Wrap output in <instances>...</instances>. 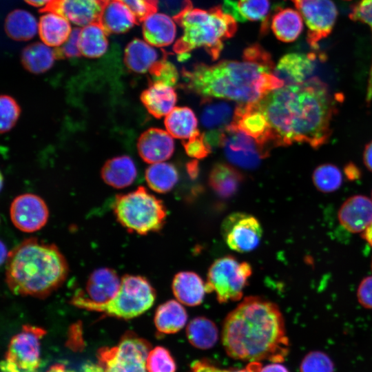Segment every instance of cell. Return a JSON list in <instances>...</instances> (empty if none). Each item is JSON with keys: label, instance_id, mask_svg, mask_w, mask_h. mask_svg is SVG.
<instances>
[{"label": "cell", "instance_id": "22", "mask_svg": "<svg viewBox=\"0 0 372 372\" xmlns=\"http://www.w3.org/2000/svg\"><path fill=\"white\" fill-rule=\"evenodd\" d=\"M121 283L115 271L100 268L92 273L86 285L87 296L95 303H104L110 300L119 290Z\"/></svg>", "mask_w": 372, "mask_h": 372}, {"label": "cell", "instance_id": "2", "mask_svg": "<svg viewBox=\"0 0 372 372\" xmlns=\"http://www.w3.org/2000/svg\"><path fill=\"white\" fill-rule=\"evenodd\" d=\"M222 342L231 358L282 362L289 350L283 316L273 302L249 296L226 316Z\"/></svg>", "mask_w": 372, "mask_h": 372}, {"label": "cell", "instance_id": "25", "mask_svg": "<svg viewBox=\"0 0 372 372\" xmlns=\"http://www.w3.org/2000/svg\"><path fill=\"white\" fill-rule=\"evenodd\" d=\"M103 181L108 185L122 189L130 185L137 176V170L133 160L123 155L107 160L101 170Z\"/></svg>", "mask_w": 372, "mask_h": 372}, {"label": "cell", "instance_id": "9", "mask_svg": "<svg viewBox=\"0 0 372 372\" xmlns=\"http://www.w3.org/2000/svg\"><path fill=\"white\" fill-rule=\"evenodd\" d=\"M150 343L132 332L123 335L117 345L99 352L102 372H147V358Z\"/></svg>", "mask_w": 372, "mask_h": 372}, {"label": "cell", "instance_id": "19", "mask_svg": "<svg viewBox=\"0 0 372 372\" xmlns=\"http://www.w3.org/2000/svg\"><path fill=\"white\" fill-rule=\"evenodd\" d=\"M314 54L291 52L284 55L274 68V75L285 85L299 84L307 80L314 70Z\"/></svg>", "mask_w": 372, "mask_h": 372}, {"label": "cell", "instance_id": "54", "mask_svg": "<svg viewBox=\"0 0 372 372\" xmlns=\"http://www.w3.org/2000/svg\"><path fill=\"white\" fill-rule=\"evenodd\" d=\"M46 372H76V371L68 369L62 364H55L52 365Z\"/></svg>", "mask_w": 372, "mask_h": 372}, {"label": "cell", "instance_id": "34", "mask_svg": "<svg viewBox=\"0 0 372 372\" xmlns=\"http://www.w3.org/2000/svg\"><path fill=\"white\" fill-rule=\"evenodd\" d=\"M186 335L193 347L199 349H209L218 341V329L212 320L199 316L189 322L186 328Z\"/></svg>", "mask_w": 372, "mask_h": 372}, {"label": "cell", "instance_id": "4", "mask_svg": "<svg viewBox=\"0 0 372 372\" xmlns=\"http://www.w3.org/2000/svg\"><path fill=\"white\" fill-rule=\"evenodd\" d=\"M68 273L66 260L58 248L36 238L23 241L6 260V283L17 295L46 297L63 284Z\"/></svg>", "mask_w": 372, "mask_h": 372}, {"label": "cell", "instance_id": "21", "mask_svg": "<svg viewBox=\"0 0 372 372\" xmlns=\"http://www.w3.org/2000/svg\"><path fill=\"white\" fill-rule=\"evenodd\" d=\"M140 98L148 112L157 118L167 116L175 107L177 101L173 86L161 82L150 81Z\"/></svg>", "mask_w": 372, "mask_h": 372}, {"label": "cell", "instance_id": "37", "mask_svg": "<svg viewBox=\"0 0 372 372\" xmlns=\"http://www.w3.org/2000/svg\"><path fill=\"white\" fill-rule=\"evenodd\" d=\"M234 114V110L226 102H208L203 108L200 121L209 132L221 131L230 125Z\"/></svg>", "mask_w": 372, "mask_h": 372}, {"label": "cell", "instance_id": "28", "mask_svg": "<svg viewBox=\"0 0 372 372\" xmlns=\"http://www.w3.org/2000/svg\"><path fill=\"white\" fill-rule=\"evenodd\" d=\"M304 21L297 10L280 9L272 17L271 28L276 38L285 43L293 42L301 34Z\"/></svg>", "mask_w": 372, "mask_h": 372}, {"label": "cell", "instance_id": "56", "mask_svg": "<svg viewBox=\"0 0 372 372\" xmlns=\"http://www.w3.org/2000/svg\"><path fill=\"white\" fill-rule=\"evenodd\" d=\"M362 236H363L364 240L372 247V223L370 224V225L363 232Z\"/></svg>", "mask_w": 372, "mask_h": 372}, {"label": "cell", "instance_id": "45", "mask_svg": "<svg viewBox=\"0 0 372 372\" xmlns=\"http://www.w3.org/2000/svg\"><path fill=\"white\" fill-rule=\"evenodd\" d=\"M187 154L196 159H202L211 152V146L207 142L205 134L198 131L189 138L183 141Z\"/></svg>", "mask_w": 372, "mask_h": 372}, {"label": "cell", "instance_id": "38", "mask_svg": "<svg viewBox=\"0 0 372 372\" xmlns=\"http://www.w3.org/2000/svg\"><path fill=\"white\" fill-rule=\"evenodd\" d=\"M312 179L315 187L324 193H331L340 188L342 175L340 169L333 164H323L313 171Z\"/></svg>", "mask_w": 372, "mask_h": 372}, {"label": "cell", "instance_id": "30", "mask_svg": "<svg viewBox=\"0 0 372 372\" xmlns=\"http://www.w3.org/2000/svg\"><path fill=\"white\" fill-rule=\"evenodd\" d=\"M242 174L234 167L217 163L211 169L209 183L212 189L223 198L234 195L242 182Z\"/></svg>", "mask_w": 372, "mask_h": 372}, {"label": "cell", "instance_id": "36", "mask_svg": "<svg viewBox=\"0 0 372 372\" xmlns=\"http://www.w3.org/2000/svg\"><path fill=\"white\" fill-rule=\"evenodd\" d=\"M145 180L148 186L158 193H167L178 180L176 167L167 163H156L149 166L145 171Z\"/></svg>", "mask_w": 372, "mask_h": 372}, {"label": "cell", "instance_id": "48", "mask_svg": "<svg viewBox=\"0 0 372 372\" xmlns=\"http://www.w3.org/2000/svg\"><path fill=\"white\" fill-rule=\"evenodd\" d=\"M81 28H74L68 40L61 45L53 50L56 59L77 57L81 55L79 47V38Z\"/></svg>", "mask_w": 372, "mask_h": 372}, {"label": "cell", "instance_id": "31", "mask_svg": "<svg viewBox=\"0 0 372 372\" xmlns=\"http://www.w3.org/2000/svg\"><path fill=\"white\" fill-rule=\"evenodd\" d=\"M165 126L174 138L188 139L198 131V121L194 112L187 107H174L165 117Z\"/></svg>", "mask_w": 372, "mask_h": 372}, {"label": "cell", "instance_id": "10", "mask_svg": "<svg viewBox=\"0 0 372 372\" xmlns=\"http://www.w3.org/2000/svg\"><path fill=\"white\" fill-rule=\"evenodd\" d=\"M45 334L42 328L23 325L10 340L1 372H40L41 340Z\"/></svg>", "mask_w": 372, "mask_h": 372}, {"label": "cell", "instance_id": "8", "mask_svg": "<svg viewBox=\"0 0 372 372\" xmlns=\"http://www.w3.org/2000/svg\"><path fill=\"white\" fill-rule=\"evenodd\" d=\"M252 274L251 265L231 256L219 258L209 268L205 283L207 293L214 292L219 303L238 301Z\"/></svg>", "mask_w": 372, "mask_h": 372}, {"label": "cell", "instance_id": "55", "mask_svg": "<svg viewBox=\"0 0 372 372\" xmlns=\"http://www.w3.org/2000/svg\"><path fill=\"white\" fill-rule=\"evenodd\" d=\"M27 3L34 6L40 7L41 8L45 7L50 0H24Z\"/></svg>", "mask_w": 372, "mask_h": 372}, {"label": "cell", "instance_id": "32", "mask_svg": "<svg viewBox=\"0 0 372 372\" xmlns=\"http://www.w3.org/2000/svg\"><path fill=\"white\" fill-rule=\"evenodd\" d=\"M107 33L99 22H94L81 28L79 47L81 55L87 58H98L107 51Z\"/></svg>", "mask_w": 372, "mask_h": 372}, {"label": "cell", "instance_id": "40", "mask_svg": "<svg viewBox=\"0 0 372 372\" xmlns=\"http://www.w3.org/2000/svg\"><path fill=\"white\" fill-rule=\"evenodd\" d=\"M147 372H176V364L166 348L157 346L152 348L147 358Z\"/></svg>", "mask_w": 372, "mask_h": 372}, {"label": "cell", "instance_id": "59", "mask_svg": "<svg viewBox=\"0 0 372 372\" xmlns=\"http://www.w3.org/2000/svg\"><path fill=\"white\" fill-rule=\"evenodd\" d=\"M371 196H372V193H371Z\"/></svg>", "mask_w": 372, "mask_h": 372}, {"label": "cell", "instance_id": "13", "mask_svg": "<svg viewBox=\"0 0 372 372\" xmlns=\"http://www.w3.org/2000/svg\"><path fill=\"white\" fill-rule=\"evenodd\" d=\"M220 145L230 163L244 169L257 167L268 154L254 138L230 125L224 130Z\"/></svg>", "mask_w": 372, "mask_h": 372}, {"label": "cell", "instance_id": "35", "mask_svg": "<svg viewBox=\"0 0 372 372\" xmlns=\"http://www.w3.org/2000/svg\"><path fill=\"white\" fill-rule=\"evenodd\" d=\"M56 59L54 50L44 43L36 42L26 46L21 53L23 68L33 74L49 70Z\"/></svg>", "mask_w": 372, "mask_h": 372}, {"label": "cell", "instance_id": "42", "mask_svg": "<svg viewBox=\"0 0 372 372\" xmlns=\"http://www.w3.org/2000/svg\"><path fill=\"white\" fill-rule=\"evenodd\" d=\"M351 19L360 21L369 25L372 32V0H359L353 7L349 14ZM372 99V64L369 73V85L367 87L366 101L369 103Z\"/></svg>", "mask_w": 372, "mask_h": 372}, {"label": "cell", "instance_id": "27", "mask_svg": "<svg viewBox=\"0 0 372 372\" xmlns=\"http://www.w3.org/2000/svg\"><path fill=\"white\" fill-rule=\"evenodd\" d=\"M187 318V311L180 302L170 300L157 307L154 320L159 333L173 334L185 326Z\"/></svg>", "mask_w": 372, "mask_h": 372}, {"label": "cell", "instance_id": "14", "mask_svg": "<svg viewBox=\"0 0 372 372\" xmlns=\"http://www.w3.org/2000/svg\"><path fill=\"white\" fill-rule=\"evenodd\" d=\"M258 102L239 103L234 110L233 120L229 125L254 138L268 152L269 145L276 146L274 136L268 120Z\"/></svg>", "mask_w": 372, "mask_h": 372}, {"label": "cell", "instance_id": "52", "mask_svg": "<svg viewBox=\"0 0 372 372\" xmlns=\"http://www.w3.org/2000/svg\"><path fill=\"white\" fill-rule=\"evenodd\" d=\"M363 158L366 167L372 172V141L366 145Z\"/></svg>", "mask_w": 372, "mask_h": 372}, {"label": "cell", "instance_id": "7", "mask_svg": "<svg viewBox=\"0 0 372 372\" xmlns=\"http://www.w3.org/2000/svg\"><path fill=\"white\" fill-rule=\"evenodd\" d=\"M113 209L123 227L141 235L160 231L167 216L162 200L142 186L128 194L117 195Z\"/></svg>", "mask_w": 372, "mask_h": 372}, {"label": "cell", "instance_id": "49", "mask_svg": "<svg viewBox=\"0 0 372 372\" xmlns=\"http://www.w3.org/2000/svg\"><path fill=\"white\" fill-rule=\"evenodd\" d=\"M357 297L362 307L372 309V276L361 281L358 288Z\"/></svg>", "mask_w": 372, "mask_h": 372}, {"label": "cell", "instance_id": "17", "mask_svg": "<svg viewBox=\"0 0 372 372\" xmlns=\"http://www.w3.org/2000/svg\"><path fill=\"white\" fill-rule=\"evenodd\" d=\"M141 158L146 163L154 164L169 159L174 153L172 136L159 128L152 127L143 132L137 142Z\"/></svg>", "mask_w": 372, "mask_h": 372}, {"label": "cell", "instance_id": "57", "mask_svg": "<svg viewBox=\"0 0 372 372\" xmlns=\"http://www.w3.org/2000/svg\"><path fill=\"white\" fill-rule=\"evenodd\" d=\"M1 264H3V261L5 260H7V258L8 257V255H9V253L7 252V249H6V247H5V245H3V243L1 242Z\"/></svg>", "mask_w": 372, "mask_h": 372}, {"label": "cell", "instance_id": "53", "mask_svg": "<svg viewBox=\"0 0 372 372\" xmlns=\"http://www.w3.org/2000/svg\"><path fill=\"white\" fill-rule=\"evenodd\" d=\"M187 171L189 176L192 178L196 177L198 173V161H193L187 164Z\"/></svg>", "mask_w": 372, "mask_h": 372}, {"label": "cell", "instance_id": "11", "mask_svg": "<svg viewBox=\"0 0 372 372\" xmlns=\"http://www.w3.org/2000/svg\"><path fill=\"white\" fill-rule=\"evenodd\" d=\"M301 14L308 33L307 41L313 48L332 31L338 10L332 0H290Z\"/></svg>", "mask_w": 372, "mask_h": 372}, {"label": "cell", "instance_id": "16", "mask_svg": "<svg viewBox=\"0 0 372 372\" xmlns=\"http://www.w3.org/2000/svg\"><path fill=\"white\" fill-rule=\"evenodd\" d=\"M101 8L102 0H50L39 11L58 14L83 27L98 21Z\"/></svg>", "mask_w": 372, "mask_h": 372}, {"label": "cell", "instance_id": "26", "mask_svg": "<svg viewBox=\"0 0 372 372\" xmlns=\"http://www.w3.org/2000/svg\"><path fill=\"white\" fill-rule=\"evenodd\" d=\"M158 57V51L152 45L139 39L130 41L124 52L126 67L139 74L149 72L150 68L161 59Z\"/></svg>", "mask_w": 372, "mask_h": 372}, {"label": "cell", "instance_id": "33", "mask_svg": "<svg viewBox=\"0 0 372 372\" xmlns=\"http://www.w3.org/2000/svg\"><path fill=\"white\" fill-rule=\"evenodd\" d=\"M5 31L7 35L15 41H28L39 30V23L34 17L24 10L10 12L5 20Z\"/></svg>", "mask_w": 372, "mask_h": 372}, {"label": "cell", "instance_id": "46", "mask_svg": "<svg viewBox=\"0 0 372 372\" xmlns=\"http://www.w3.org/2000/svg\"><path fill=\"white\" fill-rule=\"evenodd\" d=\"M262 366L260 362H250L245 368L229 369L218 367L207 360H196L190 366L192 372H260Z\"/></svg>", "mask_w": 372, "mask_h": 372}, {"label": "cell", "instance_id": "51", "mask_svg": "<svg viewBox=\"0 0 372 372\" xmlns=\"http://www.w3.org/2000/svg\"><path fill=\"white\" fill-rule=\"evenodd\" d=\"M260 372H289L281 362H272L262 367Z\"/></svg>", "mask_w": 372, "mask_h": 372}, {"label": "cell", "instance_id": "3", "mask_svg": "<svg viewBox=\"0 0 372 372\" xmlns=\"http://www.w3.org/2000/svg\"><path fill=\"white\" fill-rule=\"evenodd\" d=\"M243 61H221L214 65L198 63L182 75L187 88L203 96L256 103L284 83L273 74L269 53L242 56Z\"/></svg>", "mask_w": 372, "mask_h": 372}, {"label": "cell", "instance_id": "18", "mask_svg": "<svg viewBox=\"0 0 372 372\" xmlns=\"http://www.w3.org/2000/svg\"><path fill=\"white\" fill-rule=\"evenodd\" d=\"M338 217L348 231L363 233L372 223V199L363 195L349 198L340 207Z\"/></svg>", "mask_w": 372, "mask_h": 372}, {"label": "cell", "instance_id": "12", "mask_svg": "<svg viewBox=\"0 0 372 372\" xmlns=\"http://www.w3.org/2000/svg\"><path fill=\"white\" fill-rule=\"evenodd\" d=\"M221 234L231 249L246 253L258 246L262 229L258 220L254 216L244 212H234L223 221Z\"/></svg>", "mask_w": 372, "mask_h": 372}, {"label": "cell", "instance_id": "1", "mask_svg": "<svg viewBox=\"0 0 372 372\" xmlns=\"http://www.w3.org/2000/svg\"><path fill=\"white\" fill-rule=\"evenodd\" d=\"M258 103L271 127L276 146L302 143L318 148L331 135L335 99L317 78L275 89Z\"/></svg>", "mask_w": 372, "mask_h": 372}, {"label": "cell", "instance_id": "5", "mask_svg": "<svg viewBox=\"0 0 372 372\" xmlns=\"http://www.w3.org/2000/svg\"><path fill=\"white\" fill-rule=\"evenodd\" d=\"M183 34L175 43L173 50L187 55L198 48H203L213 60L223 50V41L231 38L237 30L236 19L216 6L208 10L194 8L189 0H184L180 10L174 17Z\"/></svg>", "mask_w": 372, "mask_h": 372}, {"label": "cell", "instance_id": "15", "mask_svg": "<svg viewBox=\"0 0 372 372\" xmlns=\"http://www.w3.org/2000/svg\"><path fill=\"white\" fill-rule=\"evenodd\" d=\"M10 215L12 223L20 231L34 232L47 223L49 212L45 201L33 194H23L11 203Z\"/></svg>", "mask_w": 372, "mask_h": 372}, {"label": "cell", "instance_id": "50", "mask_svg": "<svg viewBox=\"0 0 372 372\" xmlns=\"http://www.w3.org/2000/svg\"><path fill=\"white\" fill-rule=\"evenodd\" d=\"M222 8L224 12L233 17L236 21L240 22L245 21L239 12L238 2L233 0H223V6Z\"/></svg>", "mask_w": 372, "mask_h": 372}, {"label": "cell", "instance_id": "24", "mask_svg": "<svg viewBox=\"0 0 372 372\" xmlns=\"http://www.w3.org/2000/svg\"><path fill=\"white\" fill-rule=\"evenodd\" d=\"M176 27L168 15L155 12L149 15L143 23V35L152 46L165 47L172 44L176 37Z\"/></svg>", "mask_w": 372, "mask_h": 372}, {"label": "cell", "instance_id": "20", "mask_svg": "<svg viewBox=\"0 0 372 372\" xmlns=\"http://www.w3.org/2000/svg\"><path fill=\"white\" fill-rule=\"evenodd\" d=\"M97 22L107 34L126 32L137 24L132 12L121 0H102Z\"/></svg>", "mask_w": 372, "mask_h": 372}, {"label": "cell", "instance_id": "47", "mask_svg": "<svg viewBox=\"0 0 372 372\" xmlns=\"http://www.w3.org/2000/svg\"><path fill=\"white\" fill-rule=\"evenodd\" d=\"M132 12L139 24L150 14L156 12L158 0H121Z\"/></svg>", "mask_w": 372, "mask_h": 372}, {"label": "cell", "instance_id": "23", "mask_svg": "<svg viewBox=\"0 0 372 372\" xmlns=\"http://www.w3.org/2000/svg\"><path fill=\"white\" fill-rule=\"evenodd\" d=\"M173 293L183 304L194 307L202 303L206 291L205 283L193 271L176 273L172 284Z\"/></svg>", "mask_w": 372, "mask_h": 372}, {"label": "cell", "instance_id": "44", "mask_svg": "<svg viewBox=\"0 0 372 372\" xmlns=\"http://www.w3.org/2000/svg\"><path fill=\"white\" fill-rule=\"evenodd\" d=\"M167 55L158 61L149 70V73L154 82H161L174 86L178 81V74L176 67L166 59Z\"/></svg>", "mask_w": 372, "mask_h": 372}, {"label": "cell", "instance_id": "29", "mask_svg": "<svg viewBox=\"0 0 372 372\" xmlns=\"http://www.w3.org/2000/svg\"><path fill=\"white\" fill-rule=\"evenodd\" d=\"M72 29L63 17L54 13L45 12L39 22V34L43 43L50 47H58L69 38Z\"/></svg>", "mask_w": 372, "mask_h": 372}, {"label": "cell", "instance_id": "41", "mask_svg": "<svg viewBox=\"0 0 372 372\" xmlns=\"http://www.w3.org/2000/svg\"><path fill=\"white\" fill-rule=\"evenodd\" d=\"M1 133L10 131L16 124L21 113V108L12 96L2 94L0 98Z\"/></svg>", "mask_w": 372, "mask_h": 372}, {"label": "cell", "instance_id": "39", "mask_svg": "<svg viewBox=\"0 0 372 372\" xmlns=\"http://www.w3.org/2000/svg\"><path fill=\"white\" fill-rule=\"evenodd\" d=\"M238 7L245 21H262L261 31L265 32L270 8L269 0H239Z\"/></svg>", "mask_w": 372, "mask_h": 372}, {"label": "cell", "instance_id": "6", "mask_svg": "<svg viewBox=\"0 0 372 372\" xmlns=\"http://www.w3.org/2000/svg\"><path fill=\"white\" fill-rule=\"evenodd\" d=\"M156 300V291L149 282L140 276L125 275L119 290L109 301L95 303L83 293L72 298V304L80 309L97 311L117 318L129 320L150 309Z\"/></svg>", "mask_w": 372, "mask_h": 372}, {"label": "cell", "instance_id": "43", "mask_svg": "<svg viewBox=\"0 0 372 372\" xmlns=\"http://www.w3.org/2000/svg\"><path fill=\"white\" fill-rule=\"evenodd\" d=\"M300 372H333L334 366L332 360L324 353L313 351L307 354L302 359Z\"/></svg>", "mask_w": 372, "mask_h": 372}, {"label": "cell", "instance_id": "58", "mask_svg": "<svg viewBox=\"0 0 372 372\" xmlns=\"http://www.w3.org/2000/svg\"><path fill=\"white\" fill-rule=\"evenodd\" d=\"M371 269H372V261H371Z\"/></svg>", "mask_w": 372, "mask_h": 372}]
</instances>
